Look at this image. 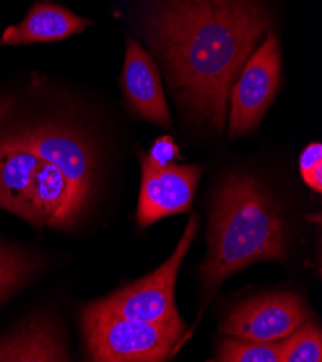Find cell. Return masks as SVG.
I'll list each match as a JSON object with an SVG mask.
<instances>
[{"label":"cell","instance_id":"obj_10","mask_svg":"<svg viewBox=\"0 0 322 362\" xmlns=\"http://www.w3.org/2000/svg\"><path fill=\"white\" fill-rule=\"evenodd\" d=\"M122 86L129 104L140 117L163 127L171 126V116L156 64L132 38H127L126 42Z\"/></svg>","mask_w":322,"mask_h":362},{"label":"cell","instance_id":"obj_8","mask_svg":"<svg viewBox=\"0 0 322 362\" xmlns=\"http://www.w3.org/2000/svg\"><path fill=\"white\" fill-rule=\"evenodd\" d=\"M309 316L298 293L262 295L238 303L222 323L220 332L256 342H277L302 327Z\"/></svg>","mask_w":322,"mask_h":362},{"label":"cell","instance_id":"obj_5","mask_svg":"<svg viewBox=\"0 0 322 362\" xmlns=\"http://www.w3.org/2000/svg\"><path fill=\"white\" fill-rule=\"evenodd\" d=\"M0 144L23 148L59 168L77 198L88 206L97 182V152L90 140L73 129L41 124L0 129Z\"/></svg>","mask_w":322,"mask_h":362},{"label":"cell","instance_id":"obj_17","mask_svg":"<svg viewBox=\"0 0 322 362\" xmlns=\"http://www.w3.org/2000/svg\"><path fill=\"white\" fill-rule=\"evenodd\" d=\"M146 158L152 165L158 168H163L175 163L181 158V155H180V148L176 146L175 140L171 136H162L156 139V141L154 143V146L151 149V153L146 155Z\"/></svg>","mask_w":322,"mask_h":362},{"label":"cell","instance_id":"obj_4","mask_svg":"<svg viewBox=\"0 0 322 362\" xmlns=\"http://www.w3.org/2000/svg\"><path fill=\"white\" fill-rule=\"evenodd\" d=\"M81 327L88 358L96 362H159L175 349L185 323L155 325L123 317L97 302L84 308Z\"/></svg>","mask_w":322,"mask_h":362},{"label":"cell","instance_id":"obj_15","mask_svg":"<svg viewBox=\"0 0 322 362\" xmlns=\"http://www.w3.org/2000/svg\"><path fill=\"white\" fill-rule=\"evenodd\" d=\"M222 362H280V341L256 342L240 338H226L216 358Z\"/></svg>","mask_w":322,"mask_h":362},{"label":"cell","instance_id":"obj_11","mask_svg":"<svg viewBox=\"0 0 322 362\" xmlns=\"http://www.w3.org/2000/svg\"><path fill=\"white\" fill-rule=\"evenodd\" d=\"M88 25H91L90 21L62 6L51 2H38L29 9L21 23L9 26L4 32L0 44L26 45L62 41L71 35L83 32Z\"/></svg>","mask_w":322,"mask_h":362},{"label":"cell","instance_id":"obj_1","mask_svg":"<svg viewBox=\"0 0 322 362\" xmlns=\"http://www.w3.org/2000/svg\"><path fill=\"white\" fill-rule=\"evenodd\" d=\"M142 35L169 90L200 123L223 130L230 90L269 16L256 0H143Z\"/></svg>","mask_w":322,"mask_h":362},{"label":"cell","instance_id":"obj_16","mask_svg":"<svg viewBox=\"0 0 322 362\" xmlns=\"http://www.w3.org/2000/svg\"><path fill=\"white\" fill-rule=\"evenodd\" d=\"M299 170L305 184L315 192L322 191V146L311 143L299 158Z\"/></svg>","mask_w":322,"mask_h":362},{"label":"cell","instance_id":"obj_13","mask_svg":"<svg viewBox=\"0 0 322 362\" xmlns=\"http://www.w3.org/2000/svg\"><path fill=\"white\" fill-rule=\"evenodd\" d=\"M37 269V259L26 251L0 245V303L18 291Z\"/></svg>","mask_w":322,"mask_h":362},{"label":"cell","instance_id":"obj_2","mask_svg":"<svg viewBox=\"0 0 322 362\" xmlns=\"http://www.w3.org/2000/svg\"><path fill=\"white\" fill-rule=\"evenodd\" d=\"M208 220V252L200 267L202 305L238 270L286 259L282 216L248 173L234 172L224 179L212 197Z\"/></svg>","mask_w":322,"mask_h":362},{"label":"cell","instance_id":"obj_3","mask_svg":"<svg viewBox=\"0 0 322 362\" xmlns=\"http://www.w3.org/2000/svg\"><path fill=\"white\" fill-rule=\"evenodd\" d=\"M0 208L54 228L74 227L87 209L58 166L6 144H0Z\"/></svg>","mask_w":322,"mask_h":362},{"label":"cell","instance_id":"obj_9","mask_svg":"<svg viewBox=\"0 0 322 362\" xmlns=\"http://www.w3.org/2000/svg\"><path fill=\"white\" fill-rule=\"evenodd\" d=\"M142 184L137 205V223L140 227L165 218V216L190 211L198 187L201 169L197 165H168L158 168L146 155L140 153Z\"/></svg>","mask_w":322,"mask_h":362},{"label":"cell","instance_id":"obj_12","mask_svg":"<svg viewBox=\"0 0 322 362\" xmlns=\"http://www.w3.org/2000/svg\"><path fill=\"white\" fill-rule=\"evenodd\" d=\"M0 361H69L58 325L35 316L0 339Z\"/></svg>","mask_w":322,"mask_h":362},{"label":"cell","instance_id":"obj_6","mask_svg":"<svg viewBox=\"0 0 322 362\" xmlns=\"http://www.w3.org/2000/svg\"><path fill=\"white\" fill-rule=\"evenodd\" d=\"M200 216L192 214L172 256L152 274L143 277L97 303L123 317L155 325L181 323L175 305V283L181 263L198 233Z\"/></svg>","mask_w":322,"mask_h":362},{"label":"cell","instance_id":"obj_7","mask_svg":"<svg viewBox=\"0 0 322 362\" xmlns=\"http://www.w3.org/2000/svg\"><path fill=\"white\" fill-rule=\"evenodd\" d=\"M280 77V52L275 33L248 57L230 90L231 137L252 132L272 104Z\"/></svg>","mask_w":322,"mask_h":362},{"label":"cell","instance_id":"obj_14","mask_svg":"<svg viewBox=\"0 0 322 362\" xmlns=\"http://www.w3.org/2000/svg\"><path fill=\"white\" fill-rule=\"evenodd\" d=\"M322 335L321 329L305 322L295 332L280 341V362H321Z\"/></svg>","mask_w":322,"mask_h":362}]
</instances>
